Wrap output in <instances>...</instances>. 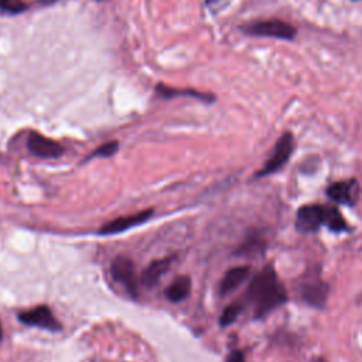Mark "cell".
<instances>
[{"instance_id":"6da1fadb","label":"cell","mask_w":362,"mask_h":362,"mask_svg":"<svg viewBox=\"0 0 362 362\" xmlns=\"http://www.w3.org/2000/svg\"><path fill=\"white\" fill-rule=\"evenodd\" d=\"M246 296L253 304L256 318L266 315L286 301L284 287L280 284L277 274L270 264L252 279Z\"/></svg>"},{"instance_id":"7a4b0ae2","label":"cell","mask_w":362,"mask_h":362,"mask_svg":"<svg viewBox=\"0 0 362 362\" xmlns=\"http://www.w3.org/2000/svg\"><path fill=\"white\" fill-rule=\"evenodd\" d=\"M239 30L246 35H252V37H269V38H277V40H286V41L294 40L297 33V30L291 24L279 18L249 21L240 25Z\"/></svg>"},{"instance_id":"3957f363","label":"cell","mask_w":362,"mask_h":362,"mask_svg":"<svg viewBox=\"0 0 362 362\" xmlns=\"http://www.w3.org/2000/svg\"><path fill=\"white\" fill-rule=\"evenodd\" d=\"M293 147H294L293 134L290 132L283 133L279 137V140L276 141L272 156L264 163V165L255 174V177H264V175H269V174H273V173L279 171L287 163V160L290 158Z\"/></svg>"},{"instance_id":"277c9868","label":"cell","mask_w":362,"mask_h":362,"mask_svg":"<svg viewBox=\"0 0 362 362\" xmlns=\"http://www.w3.org/2000/svg\"><path fill=\"white\" fill-rule=\"evenodd\" d=\"M110 273L113 279L122 283L130 294H133L134 297L137 296V277L132 259H129L127 256L115 257L110 264Z\"/></svg>"},{"instance_id":"5b68a950","label":"cell","mask_w":362,"mask_h":362,"mask_svg":"<svg viewBox=\"0 0 362 362\" xmlns=\"http://www.w3.org/2000/svg\"><path fill=\"white\" fill-rule=\"evenodd\" d=\"M18 320L30 327H38L49 331H59L61 324L54 317L52 311L47 305H37L31 310L23 311L18 314Z\"/></svg>"},{"instance_id":"8992f818","label":"cell","mask_w":362,"mask_h":362,"mask_svg":"<svg viewBox=\"0 0 362 362\" xmlns=\"http://www.w3.org/2000/svg\"><path fill=\"white\" fill-rule=\"evenodd\" d=\"M27 148L31 154L40 158H57L64 154V147L58 141L35 132H31L28 134Z\"/></svg>"},{"instance_id":"52a82bcc","label":"cell","mask_w":362,"mask_h":362,"mask_svg":"<svg viewBox=\"0 0 362 362\" xmlns=\"http://www.w3.org/2000/svg\"><path fill=\"white\" fill-rule=\"evenodd\" d=\"M153 214H154V211L151 208H148V209H144V211H140V212H136V214H132V215L116 218V219L107 222L106 225H103L99 229V233L100 235H113V233L123 232L126 229H130V228H134L137 225L144 223L146 221H148V218Z\"/></svg>"},{"instance_id":"ba28073f","label":"cell","mask_w":362,"mask_h":362,"mask_svg":"<svg viewBox=\"0 0 362 362\" xmlns=\"http://www.w3.org/2000/svg\"><path fill=\"white\" fill-rule=\"evenodd\" d=\"M324 223V206L304 205L297 211L296 228L300 232H314Z\"/></svg>"},{"instance_id":"9c48e42d","label":"cell","mask_w":362,"mask_h":362,"mask_svg":"<svg viewBox=\"0 0 362 362\" xmlns=\"http://www.w3.org/2000/svg\"><path fill=\"white\" fill-rule=\"evenodd\" d=\"M327 194L335 202L342 205H355L359 197V184L356 180L338 181L327 188Z\"/></svg>"},{"instance_id":"30bf717a","label":"cell","mask_w":362,"mask_h":362,"mask_svg":"<svg viewBox=\"0 0 362 362\" xmlns=\"http://www.w3.org/2000/svg\"><path fill=\"white\" fill-rule=\"evenodd\" d=\"M301 298L311 307H322L327 301L328 286L320 279H314L310 281H304L300 287Z\"/></svg>"},{"instance_id":"8fae6325","label":"cell","mask_w":362,"mask_h":362,"mask_svg":"<svg viewBox=\"0 0 362 362\" xmlns=\"http://www.w3.org/2000/svg\"><path fill=\"white\" fill-rule=\"evenodd\" d=\"M174 260L173 256L170 257H164V259H158L151 262L141 273V283L146 287H151L154 284H157V281L160 280V277L168 270L171 262Z\"/></svg>"},{"instance_id":"7c38bea8","label":"cell","mask_w":362,"mask_h":362,"mask_svg":"<svg viewBox=\"0 0 362 362\" xmlns=\"http://www.w3.org/2000/svg\"><path fill=\"white\" fill-rule=\"evenodd\" d=\"M249 273L250 270L247 266H238V267L229 269L221 281V286H219L221 294H228L235 288H238L249 277Z\"/></svg>"},{"instance_id":"4fadbf2b","label":"cell","mask_w":362,"mask_h":362,"mask_svg":"<svg viewBox=\"0 0 362 362\" xmlns=\"http://www.w3.org/2000/svg\"><path fill=\"white\" fill-rule=\"evenodd\" d=\"M156 90L163 98L191 96V98H197V99H199L202 102H206V103H212L215 100V96L211 95V93H206V92H199V90H195V89H177V88H170V86L163 85V83H158Z\"/></svg>"},{"instance_id":"5bb4252c","label":"cell","mask_w":362,"mask_h":362,"mask_svg":"<svg viewBox=\"0 0 362 362\" xmlns=\"http://www.w3.org/2000/svg\"><path fill=\"white\" fill-rule=\"evenodd\" d=\"M189 291H191V279L188 276H180L167 287L165 297L173 303H178L187 298L189 296Z\"/></svg>"},{"instance_id":"9a60e30c","label":"cell","mask_w":362,"mask_h":362,"mask_svg":"<svg viewBox=\"0 0 362 362\" xmlns=\"http://www.w3.org/2000/svg\"><path fill=\"white\" fill-rule=\"evenodd\" d=\"M324 225H327L334 232H342L346 229L344 216L334 206H324Z\"/></svg>"},{"instance_id":"2e32d148","label":"cell","mask_w":362,"mask_h":362,"mask_svg":"<svg viewBox=\"0 0 362 362\" xmlns=\"http://www.w3.org/2000/svg\"><path fill=\"white\" fill-rule=\"evenodd\" d=\"M119 148V143L116 140H112V141H107V143H103L102 146H99L96 150L92 151V154L88 157L89 158H93V157H110L113 156Z\"/></svg>"},{"instance_id":"e0dca14e","label":"cell","mask_w":362,"mask_h":362,"mask_svg":"<svg viewBox=\"0 0 362 362\" xmlns=\"http://www.w3.org/2000/svg\"><path fill=\"white\" fill-rule=\"evenodd\" d=\"M239 313H240V305H239V304H230V305H228V307L223 310V313H222V315H221V318H219V324H221L222 327H226V325L232 324V322L236 320V317H238Z\"/></svg>"},{"instance_id":"ac0fdd59","label":"cell","mask_w":362,"mask_h":362,"mask_svg":"<svg viewBox=\"0 0 362 362\" xmlns=\"http://www.w3.org/2000/svg\"><path fill=\"white\" fill-rule=\"evenodd\" d=\"M0 7L6 11L17 13V11L23 10L25 6L20 0H0Z\"/></svg>"},{"instance_id":"d6986e66","label":"cell","mask_w":362,"mask_h":362,"mask_svg":"<svg viewBox=\"0 0 362 362\" xmlns=\"http://www.w3.org/2000/svg\"><path fill=\"white\" fill-rule=\"evenodd\" d=\"M226 362H246V361H245L243 352L239 351V349H235V351H232V352L228 355Z\"/></svg>"},{"instance_id":"ffe728a7","label":"cell","mask_w":362,"mask_h":362,"mask_svg":"<svg viewBox=\"0 0 362 362\" xmlns=\"http://www.w3.org/2000/svg\"><path fill=\"white\" fill-rule=\"evenodd\" d=\"M1 337H3V329H1V325H0V339H1Z\"/></svg>"},{"instance_id":"44dd1931","label":"cell","mask_w":362,"mask_h":362,"mask_svg":"<svg viewBox=\"0 0 362 362\" xmlns=\"http://www.w3.org/2000/svg\"><path fill=\"white\" fill-rule=\"evenodd\" d=\"M352 1H356V0H352Z\"/></svg>"}]
</instances>
